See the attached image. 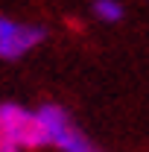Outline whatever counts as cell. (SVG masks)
I'll use <instances>...</instances> for the list:
<instances>
[{
	"instance_id": "277c9868",
	"label": "cell",
	"mask_w": 149,
	"mask_h": 152,
	"mask_svg": "<svg viewBox=\"0 0 149 152\" xmlns=\"http://www.w3.org/2000/svg\"><path fill=\"white\" fill-rule=\"evenodd\" d=\"M93 15L102 20V23H117L123 18V6L117 0H96L93 3Z\"/></svg>"
},
{
	"instance_id": "3957f363",
	"label": "cell",
	"mask_w": 149,
	"mask_h": 152,
	"mask_svg": "<svg viewBox=\"0 0 149 152\" xmlns=\"http://www.w3.org/2000/svg\"><path fill=\"white\" fill-rule=\"evenodd\" d=\"M41 41H44V29L38 23H20V20L0 15V58L3 61L23 58L26 53H32Z\"/></svg>"
},
{
	"instance_id": "5b68a950",
	"label": "cell",
	"mask_w": 149,
	"mask_h": 152,
	"mask_svg": "<svg viewBox=\"0 0 149 152\" xmlns=\"http://www.w3.org/2000/svg\"><path fill=\"white\" fill-rule=\"evenodd\" d=\"M0 152H23V149H18V146H6V143H0Z\"/></svg>"
},
{
	"instance_id": "6da1fadb",
	"label": "cell",
	"mask_w": 149,
	"mask_h": 152,
	"mask_svg": "<svg viewBox=\"0 0 149 152\" xmlns=\"http://www.w3.org/2000/svg\"><path fill=\"white\" fill-rule=\"evenodd\" d=\"M38 120H41V132H44V146H53L58 152H99V146L70 120V114L64 108L41 105Z\"/></svg>"
},
{
	"instance_id": "7a4b0ae2",
	"label": "cell",
	"mask_w": 149,
	"mask_h": 152,
	"mask_svg": "<svg viewBox=\"0 0 149 152\" xmlns=\"http://www.w3.org/2000/svg\"><path fill=\"white\" fill-rule=\"evenodd\" d=\"M0 143L18 146L23 152L44 146L38 111H29L18 102H0Z\"/></svg>"
}]
</instances>
